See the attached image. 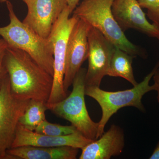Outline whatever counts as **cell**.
Returning a JSON list of instances; mask_svg holds the SVG:
<instances>
[{"instance_id": "1", "label": "cell", "mask_w": 159, "mask_h": 159, "mask_svg": "<svg viewBox=\"0 0 159 159\" xmlns=\"http://www.w3.org/2000/svg\"><path fill=\"white\" fill-rule=\"evenodd\" d=\"M5 63L11 93L19 99L48 102L53 77L25 51L8 46Z\"/></svg>"}, {"instance_id": "2", "label": "cell", "mask_w": 159, "mask_h": 159, "mask_svg": "<svg viewBox=\"0 0 159 159\" xmlns=\"http://www.w3.org/2000/svg\"><path fill=\"white\" fill-rule=\"evenodd\" d=\"M6 2L10 22L7 26L0 27V37L8 46L25 51L53 77L54 53L51 40L41 37L21 21L11 2Z\"/></svg>"}, {"instance_id": "3", "label": "cell", "mask_w": 159, "mask_h": 159, "mask_svg": "<svg viewBox=\"0 0 159 159\" xmlns=\"http://www.w3.org/2000/svg\"><path fill=\"white\" fill-rule=\"evenodd\" d=\"M114 1L83 0L73 15L99 30L116 48L134 57H145V52L129 40L114 18L111 10Z\"/></svg>"}, {"instance_id": "4", "label": "cell", "mask_w": 159, "mask_h": 159, "mask_svg": "<svg viewBox=\"0 0 159 159\" xmlns=\"http://www.w3.org/2000/svg\"><path fill=\"white\" fill-rule=\"evenodd\" d=\"M159 67V61L142 82L129 89L109 92L101 89L99 87H85L86 96L97 101L102 110V116L98 122L97 139L104 132L105 125L111 117L120 109L126 107H133L142 112H146L142 102V97L148 92L154 91L153 85H149V82Z\"/></svg>"}, {"instance_id": "5", "label": "cell", "mask_w": 159, "mask_h": 159, "mask_svg": "<svg viewBox=\"0 0 159 159\" xmlns=\"http://www.w3.org/2000/svg\"><path fill=\"white\" fill-rule=\"evenodd\" d=\"M86 71L87 69L81 68L77 72L72 83L73 90L67 97L59 102L47 105L48 110L70 122L86 138L95 140L97 139L99 123L92 120L86 106Z\"/></svg>"}, {"instance_id": "6", "label": "cell", "mask_w": 159, "mask_h": 159, "mask_svg": "<svg viewBox=\"0 0 159 159\" xmlns=\"http://www.w3.org/2000/svg\"><path fill=\"white\" fill-rule=\"evenodd\" d=\"M71 13L67 6L61 14L48 38L53 45L54 53L53 86L47 102L48 104L59 102L68 95L63 87L67 46L71 30L79 19L74 15L70 17Z\"/></svg>"}, {"instance_id": "7", "label": "cell", "mask_w": 159, "mask_h": 159, "mask_svg": "<svg viewBox=\"0 0 159 159\" xmlns=\"http://www.w3.org/2000/svg\"><path fill=\"white\" fill-rule=\"evenodd\" d=\"M30 100L14 97L11 91L9 75L0 88V159H8L18 124Z\"/></svg>"}, {"instance_id": "8", "label": "cell", "mask_w": 159, "mask_h": 159, "mask_svg": "<svg viewBox=\"0 0 159 159\" xmlns=\"http://www.w3.org/2000/svg\"><path fill=\"white\" fill-rule=\"evenodd\" d=\"M88 40L89 65L85 75V87H99L102 78L107 75L116 47L93 27L90 28Z\"/></svg>"}, {"instance_id": "9", "label": "cell", "mask_w": 159, "mask_h": 159, "mask_svg": "<svg viewBox=\"0 0 159 159\" xmlns=\"http://www.w3.org/2000/svg\"><path fill=\"white\" fill-rule=\"evenodd\" d=\"M28 12L23 22L41 37L48 39L63 11L67 0H23Z\"/></svg>"}, {"instance_id": "10", "label": "cell", "mask_w": 159, "mask_h": 159, "mask_svg": "<svg viewBox=\"0 0 159 159\" xmlns=\"http://www.w3.org/2000/svg\"><path fill=\"white\" fill-rule=\"evenodd\" d=\"M90 27L79 19L69 35L63 79L64 89L66 93H68V89L72 85L74 77L88 57V35Z\"/></svg>"}, {"instance_id": "11", "label": "cell", "mask_w": 159, "mask_h": 159, "mask_svg": "<svg viewBox=\"0 0 159 159\" xmlns=\"http://www.w3.org/2000/svg\"><path fill=\"white\" fill-rule=\"evenodd\" d=\"M111 10L114 18L123 32L134 29L159 40V26L148 21L137 0H115Z\"/></svg>"}, {"instance_id": "12", "label": "cell", "mask_w": 159, "mask_h": 159, "mask_svg": "<svg viewBox=\"0 0 159 159\" xmlns=\"http://www.w3.org/2000/svg\"><path fill=\"white\" fill-rule=\"evenodd\" d=\"M93 141L86 138L78 131L62 136H52L29 130L19 123L11 148L24 146L45 147L71 146L82 149Z\"/></svg>"}, {"instance_id": "13", "label": "cell", "mask_w": 159, "mask_h": 159, "mask_svg": "<svg viewBox=\"0 0 159 159\" xmlns=\"http://www.w3.org/2000/svg\"><path fill=\"white\" fill-rule=\"evenodd\" d=\"M125 146L124 130L113 124L106 132L82 149L80 159H110L121 154Z\"/></svg>"}, {"instance_id": "14", "label": "cell", "mask_w": 159, "mask_h": 159, "mask_svg": "<svg viewBox=\"0 0 159 159\" xmlns=\"http://www.w3.org/2000/svg\"><path fill=\"white\" fill-rule=\"evenodd\" d=\"M79 148L71 146L57 147L24 146L10 148L7 151L8 159H75Z\"/></svg>"}, {"instance_id": "15", "label": "cell", "mask_w": 159, "mask_h": 159, "mask_svg": "<svg viewBox=\"0 0 159 159\" xmlns=\"http://www.w3.org/2000/svg\"><path fill=\"white\" fill-rule=\"evenodd\" d=\"M134 57L116 48L109 68L107 76L124 78L135 86L138 84L134 76L132 67Z\"/></svg>"}, {"instance_id": "16", "label": "cell", "mask_w": 159, "mask_h": 159, "mask_svg": "<svg viewBox=\"0 0 159 159\" xmlns=\"http://www.w3.org/2000/svg\"><path fill=\"white\" fill-rule=\"evenodd\" d=\"M48 110L47 102L31 99L19 123L29 130L34 131L46 120V111Z\"/></svg>"}, {"instance_id": "17", "label": "cell", "mask_w": 159, "mask_h": 159, "mask_svg": "<svg viewBox=\"0 0 159 159\" xmlns=\"http://www.w3.org/2000/svg\"><path fill=\"white\" fill-rule=\"evenodd\" d=\"M77 131L74 125H63L54 124L45 120L36 127L34 131L38 133L52 136H62L74 133Z\"/></svg>"}, {"instance_id": "18", "label": "cell", "mask_w": 159, "mask_h": 159, "mask_svg": "<svg viewBox=\"0 0 159 159\" xmlns=\"http://www.w3.org/2000/svg\"><path fill=\"white\" fill-rule=\"evenodd\" d=\"M137 1L142 8L147 9V16L152 23L159 26V0Z\"/></svg>"}, {"instance_id": "19", "label": "cell", "mask_w": 159, "mask_h": 159, "mask_svg": "<svg viewBox=\"0 0 159 159\" xmlns=\"http://www.w3.org/2000/svg\"><path fill=\"white\" fill-rule=\"evenodd\" d=\"M8 45L5 40L0 38V88L8 75L5 63V57Z\"/></svg>"}, {"instance_id": "20", "label": "cell", "mask_w": 159, "mask_h": 159, "mask_svg": "<svg viewBox=\"0 0 159 159\" xmlns=\"http://www.w3.org/2000/svg\"><path fill=\"white\" fill-rule=\"evenodd\" d=\"M152 77L154 80V91L157 92V100L159 103V67L157 69Z\"/></svg>"}, {"instance_id": "21", "label": "cell", "mask_w": 159, "mask_h": 159, "mask_svg": "<svg viewBox=\"0 0 159 159\" xmlns=\"http://www.w3.org/2000/svg\"><path fill=\"white\" fill-rule=\"evenodd\" d=\"M80 1V0H67L68 6L72 13H73L74 9L78 6Z\"/></svg>"}, {"instance_id": "22", "label": "cell", "mask_w": 159, "mask_h": 159, "mask_svg": "<svg viewBox=\"0 0 159 159\" xmlns=\"http://www.w3.org/2000/svg\"><path fill=\"white\" fill-rule=\"evenodd\" d=\"M149 159H159V142Z\"/></svg>"}, {"instance_id": "23", "label": "cell", "mask_w": 159, "mask_h": 159, "mask_svg": "<svg viewBox=\"0 0 159 159\" xmlns=\"http://www.w3.org/2000/svg\"><path fill=\"white\" fill-rule=\"evenodd\" d=\"M7 1H8V0H0V2H7Z\"/></svg>"}, {"instance_id": "24", "label": "cell", "mask_w": 159, "mask_h": 159, "mask_svg": "<svg viewBox=\"0 0 159 159\" xmlns=\"http://www.w3.org/2000/svg\"><path fill=\"white\" fill-rule=\"evenodd\" d=\"M0 38H1V37H0Z\"/></svg>"}]
</instances>
